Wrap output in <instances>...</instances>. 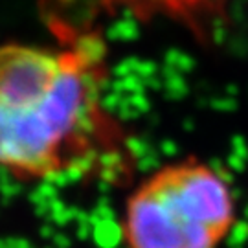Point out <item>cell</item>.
<instances>
[{
	"label": "cell",
	"mask_w": 248,
	"mask_h": 248,
	"mask_svg": "<svg viewBox=\"0 0 248 248\" xmlns=\"http://www.w3.org/2000/svg\"><path fill=\"white\" fill-rule=\"evenodd\" d=\"M110 131L89 46H0V168L22 178L81 173L108 149Z\"/></svg>",
	"instance_id": "6da1fadb"
},
{
	"label": "cell",
	"mask_w": 248,
	"mask_h": 248,
	"mask_svg": "<svg viewBox=\"0 0 248 248\" xmlns=\"http://www.w3.org/2000/svg\"><path fill=\"white\" fill-rule=\"evenodd\" d=\"M235 224V197L210 164L184 158L156 169L125 202L127 248H219Z\"/></svg>",
	"instance_id": "7a4b0ae2"
}]
</instances>
